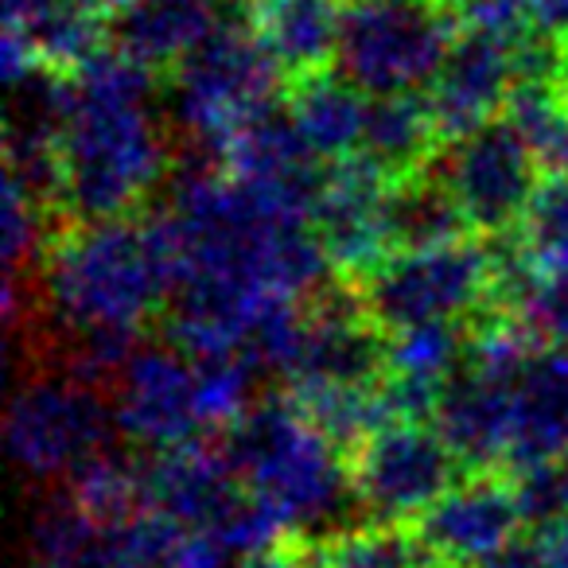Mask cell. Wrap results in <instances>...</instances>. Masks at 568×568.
I'll use <instances>...</instances> for the list:
<instances>
[{
    "label": "cell",
    "mask_w": 568,
    "mask_h": 568,
    "mask_svg": "<svg viewBox=\"0 0 568 568\" xmlns=\"http://www.w3.org/2000/svg\"><path fill=\"white\" fill-rule=\"evenodd\" d=\"M36 320L48 347H63L55 371L113 389L144 327L168 312L172 268L149 214L71 222L40 265ZM32 332V327H28Z\"/></svg>",
    "instance_id": "cell-1"
},
{
    "label": "cell",
    "mask_w": 568,
    "mask_h": 568,
    "mask_svg": "<svg viewBox=\"0 0 568 568\" xmlns=\"http://www.w3.org/2000/svg\"><path fill=\"white\" fill-rule=\"evenodd\" d=\"M180 141L156 102V74L105 48L71 74L59 144V203L71 222L136 219L172 183Z\"/></svg>",
    "instance_id": "cell-2"
},
{
    "label": "cell",
    "mask_w": 568,
    "mask_h": 568,
    "mask_svg": "<svg viewBox=\"0 0 568 568\" xmlns=\"http://www.w3.org/2000/svg\"><path fill=\"white\" fill-rule=\"evenodd\" d=\"M242 487L276 518L284 534L324 537L343 529V514L363 518L351 490L347 456L304 417L288 394H261L230 433L219 436Z\"/></svg>",
    "instance_id": "cell-3"
},
{
    "label": "cell",
    "mask_w": 568,
    "mask_h": 568,
    "mask_svg": "<svg viewBox=\"0 0 568 568\" xmlns=\"http://www.w3.org/2000/svg\"><path fill=\"white\" fill-rule=\"evenodd\" d=\"M288 87L281 67L261 48L250 20H222L172 74H168L164 113L180 149L206 152L219 160V149L253 110L276 102Z\"/></svg>",
    "instance_id": "cell-4"
},
{
    "label": "cell",
    "mask_w": 568,
    "mask_h": 568,
    "mask_svg": "<svg viewBox=\"0 0 568 568\" xmlns=\"http://www.w3.org/2000/svg\"><path fill=\"white\" fill-rule=\"evenodd\" d=\"M456 36L448 0H343L335 71L366 98L425 94Z\"/></svg>",
    "instance_id": "cell-5"
},
{
    "label": "cell",
    "mask_w": 568,
    "mask_h": 568,
    "mask_svg": "<svg viewBox=\"0 0 568 568\" xmlns=\"http://www.w3.org/2000/svg\"><path fill=\"white\" fill-rule=\"evenodd\" d=\"M9 456L40 487H67L87 464L113 448L118 417L110 389L90 386L67 371L32 374L12 394L9 417Z\"/></svg>",
    "instance_id": "cell-6"
},
{
    "label": "cell",
    "mask_w": 568,
    "mask_h": 568,
    "mask_svg": "<svg viewBox=\"0 0 568 568\" xmlns=\"http://www.w3.org/2000/svg\"><path fill=\"white\" fill-rule=\"evenodd\" d=\"M378 332L402 335L428 324H471L490 304L487 237L420 253H394L378 273L355 284Z\"/></svg>",
    "instance_id": "cell-7"
},
{
    "label": "cell",
    "mask_w": 568,
    "mask_h": 568,
    "mask_svg": "<svg viewBox=\"0 0 568 568\" xmlns=\"http://www.w3.org/2000/svg\"><path fill=\"white\" fill-rule=\"evenodd\" d=\"M351 490L366 521L413 526L448 487L464 464L436 425H386L347 456Z\"/></svg>",
    "instance_id": "cell-8"
},
{
    "label": "cell",
    "mask_w": 568,
    "mask_h": 568,
    "mask_svg": "<svg viewBox=\"0 0 568 568\" xmlns=\"http://www.w3.org/2000/svg\"><path fill=\"white\" fill-rule=\"evenodd\" d=\"M433 172L452 191L475 237H503L518 230L529 199L541 187V168L506 118L448 141Z\"/></svg>",
    "instance_id": "cell-9"
},
{
    "label": "cell",
    "mask_w": 568,
    "mask_h": 568,
    "mask_svg": "<svg viewBox=\"0 0 568 568\" xmlns=\"http://www.w3.org/2000/svg\"><path fill=\"white\" fill-rule=\"evenodd\" d=\"M118 433L141 452L199 444L206 433L195 358L180 347H136L110 389Z\"/></svg>",
    "instance_id": "cell-10"
},
{
    "label": "cell",
    "mask_w": 568,
    "mask_h": 568,
    "mask_svg": "<svg viewBox=\"0 0 568 568\" xmlns=\"http://www.w3.org/2000/svg\"><path fill=\"white\" fill-rule=\"evenodd\" d=\"M518 483L510 471H464L417 521L420 545L436 568H483L526 529Z\"/></svg>",
    "instance_id": "cell-11"
},
{
    "label": "cell",
    "mask_w": 568,
    "mask_h": 568,
    "mask_svg": "<svg viewBox=\"0 0 568 568\" xmlns=\"http://www.w3.org/2000/svg\"><path fill=\"white\" fill-rule=\"evenodd\" d=\"M386 172L374 168L363 152L339 160V164H327L312 230H316L320 245L332 261V273L339 281L363 284L394 257L386 230Z\"/></svg>",
    "instance_id": "cell-12"
},
{
    "label": "cell",
    "mask_w": 568,
    "mask_h": 568,
    "mask_svg": "<svg viewBox=\"0 0 568 568\" xmlns=\"http://www.w3.org/2000/svg\"><path fill=\"white\" fill-rule=\"evenodd\" d=\"M514 40L518 36L487 32V28H459L448 59L425 90L444 144L503 118L506 102L518 87Z\"/></svg>",
    "instance_id": "cell-13"
},
{
    "label": "cell",
    "mask_w": 568,
    "mask_h": 568,
    "mask_svg": "<svg viewBox=\"0 0 568 568\" xmlns=\"http://www.w3.org/2000/svg\"><path fill=\"white\" fill-rule=\"evenodd\" d=\"M514 378L464 358L448 378L433 425L456 452L464 471H506L514 417Z\"/></svg>",
    "instance_id": "cell-14"
},
{
    "label": "cell",
    "mask_w": 568,
    "mask_h": 568,
    "mask_svg": "<svg viewBox=\"0 0 568 568\" xmlns=\"http://www.w3.org/2000/svg\"><path fill=\"white\" fill-rule=\"evenodd\" d=\"M568 456V351L537 347L514 378V417L506 471L518 475L537 464Z\"/></svg>",
    "instance_id": "cell-15"
},
{
    "label": "cell",
    "mask_w": 568,
    "mask_h": 568,
    "mask_svg": "<svg viewBox=\"0 0 568 568\" xmlns=\"http://www.w3.org/2000/svg\"><path fill=\"white\" fill-rule=\"evenodd\" d=\"M226 17V0H129L110 20V48L172 74Z\"/></svg>",
    "instance_id": "cell-16"
},
{
    "label": "cell",
    "mask_w": 568,
    "mask_h": 568,
    "mask_svg": "<svg viewBox=\"0 0 568 568\" xmlns=\"http://www.w3.org/2000/svg\"><path fill=\"white\" fill-rule=\"evenodd\" d=\"M245 20L284 82L332 71L339 55L343 0H245Z\"/></svg>",
    "instance_id": "cell-17"
},
{
    "label": "cell",
    "mask_w": 568,
    "mask_h": 568,
    "mask_svg": "<svg viewBox=\"0 0 568 568\" xmlns=\"http://www.w3.org/2000/svg\"><path fill=\"white\" fill-rule=\"evenodd\" d=\"M284 94H288L284 102H288V113H293L304 144L320 164H339V160L363 152L371 102L339 71H320L301 82H288Z\"/></svg>",
    "instance_id": "cell-18"
},
{
    "label": "cell",
    "mask_w": 568,
    "mask_h": 568,
    "mask_svg": "<svg viewBox=\"0 0 568 568\" xmlns=\"http://www.w3.org/2000/svg\"><path fill=\"white\" fill-rule=\"evenodd\" d=\"M444 152V136L425 94L371 98L363 133V156L386 172L389 183L428 172Z\"/></svg>",
    "instance_id": "cell-19"
},
{
    "label": "cell",
    "mask_w": 568,
    "mask_h": 568,
    "mask_svg": "<svg viewBox=\"0 0 568 568\" xmlns=\"http://www.w3.org/2000/svg\"><path fill=\"white\" fill-rule=\"evenodd\" d=\"M386 230H389L394 253L440 250V245H456V242H464V237H475L464 211L456 206L452 191L444 187L433 168L413 175V180L389 183Z\"/></svg>",
    "instance_id": "cell-20"
},
{
    "label": "cell",
    "mask_w": 568,
    "mask_h": 568,
    "mask_svg": "<svg viewBox=\"0 0 568 568\" xmlns=\"http://www.w3.org/2000/svg\"><path fill=\"white\" fill-rule=\"evenodd\" d=\"M105 534L110 526L90 518L67 487H51L28 518V549L48 568H102Z\"/></svg>",
    "instance_id": "cell-21"
},
{
    "label": "cell",
    "mask_w": 568,
    "mask_h": 568,
    "mask_svg": "<svg viewBox=\"0 0 568 568\" xmlns=\"http://www.w3.org/2000/svg\"><path fill=\"white\" fill-rule=\"evenodd\" d=\"M320 568H436L417 529L397 521H351L324 537H312Z\"/></svg>",
    "instance_id": "cell-22"
},
{
    "label": "cell",
    "mask_w": 568,
    "mask_h": 568,
    "mask_svg": "<svg viewBox=\"0 0 568 568\" xmlns=\"http://www.w3.org/2000/svg\"><path fill=\"white\" fill-rule=\"evenodd\" d=\"M503 118L521 136L541 175H568V98L557 82H518Z\"/></svg>",
    "instance_id": "cell-23"
},
{
    "label": "cell",
    "mask_w": 568,
    "mask_h": 568,
    "mask_svg": "<svg viewBox=\"0 0 568 568\" xmlns=\"http://www.w3.org/2000/svg\"><path fill=\"white\" fill-rule=\"evenodd\" d=\"M467 347H471V327L467 324H428L389 335V374L448 386L452 374L464 366Z\"/></svg>",
    "instance_id": "cell-24"
},
{
    "label": "cell",
    "mask_w": 568,
    "mask_h": 568,
    "mask_svg": "<svg viewBox=\"0 0 568 568\" xmlns=\"http://www.w3.org/2000/svg\"><path fill=\"white\" fill-rule=\"evenodd\" d=\"M514 234L541 281L568 273V175H541V187L534 191Z\"/></svg>",
    "instance_id": "cell-25"
},
{
    "label": "cell",
    "mask_w": 568,
    "mask_h": 568,
    "mask_svg": "<svg viewBox=\"0 0 568 568\" xmlns=\"http://www.w3.org/2000/svg\"><path fill=\"white\" fill-rule=\"evenodd\" d=\"M514 483H518L521 510H526V521L534 529L549 526L557 518H568V456L518 471Z\"/></svg>",
    "instance_id": "cell-26"
},
{
    "label": "cell",
    "mask_w": 568,
    "mask_h": 568,
    "mask_svg": "<svg viewBox=\"0 0 568 568\" xmlns=\"http://www.w3.org/2000/svg\"><path fill=\"white\" fill-rule=\"evenodd\" d=\"M521 324L529 327L537 343L568 351V273L537 284L534 301L521 312Z\"/></svg>",
    "instance_id": "cell-27"
},
{
    "label": "cell",
    "mask_w": 568,
    "mask_h": 568,
    "mask_svg": "<svg viewBox=\"0 0 568 568\" xmlns=\"http://www.w3.org/2000/svg\"><path fill=\"white\" fill-rule=\"evenodd\" d=\"M464 28L518 36L526 28V0H448Z\"/></svg>",
    "instance_id": "cell-28"
},
{
    "label": "cell",
    "mask_w": 568,
    "mask_h": 568,
    "mask_svg": "<svg viewBox=\"0 0 568 568\" xmlns=\"http://www.w3.org/2000/svg\"><path fill=\"white\" fill-rule=\"evenodd\" d=\"M234 568H320V565H316V549H312V537L288 534L268 545V549L242 557Z\"/></svg>",
    "instance_id": "cell-29"
},
{
    "label": "cell",
    "mask_w": 568,
    "mask_h": 568,
    "mask_svg": "<svg viewBox=\"0 0 568 568\" xmlns=\"http://www.w3.org/2000/svg\"><path fill=\"white\" fill-rule=\"evenodd\" d=\"M526 28L565 48L568 43V0H526Z\"/></svg>",
    "instance_id": "cell-30"
},
{
    "label": "cell",
    "mask_w": 568,
    "mask_h": 568,
    "mask_svg": "<svg viewBox=\"0 0 568 568\" xmlns=\"http://www.w3.org/2000/svg\"><path fill=\"white\" fill-rule=\"evenodd\" d=\"M534 541L541 549L545 568H568V518H557L549 526L534 529Z\"/></svg>",
    "instance_id": "cell-31"
},
{
    "label": "cell",
    "mask_w": 568,
    "mask_h": 568,
    "mask_svg": "<svg viewBox=\"0 0 568 568\" xmlns=\"http://www.w3.org/2000/svg\"><path fill=\"white\" fill-rule=\"evenodd\" d=\"M483 568H545V565H541V549H537V541L521 534L518 541L506 545V549L498 552V557H490Z\"/></svg>",
    "instance_id": "cell-32"
},
{
    "label": "cell",
    "mask_w": 568,
    "mask_h": 568,
    "mask_svg": "<svg viewBox=\"0 0 568 568\" xmlns=\"http://www.w3.org/2000/svg\"><path fill=\"white\" fill-rule=\"evenodd\" d=\"M552 82H557V90L568 98V43L560 48V67H557V79H552Z\"/></svg>",
    "instance_id": "cell-33"
},
{
    "label": "cell",
    "mask_w": 568,
    "mask_h": 568,
    "mask_svg": "<svg viewBox=\"0 0 568 568\" xmlns=\"http://www.w3.org/2000/svg\"><path fill=\"white\" fill-rule=\"evenodd\" d=\"M98 4H102V9H105V12H110V17H113V12H118V9H125L129 0H98Z\"/></svg>",
    "instance_id": "cell-34"
},
{
    "label": "cell",
    "mask_w": 568,
    "mask_h": 568,
    "mask_svg": "<svg viewBox=\"0 0 568 568\" xmlns=\"http://www.w3.org/2000/svg\"><path fill=\"white\" fill-rule=\"evenodd\" d=\"M17 568H48V565H40V560H24V565H17Z\"/></svg>",
    "instance_id": "cell-35"
}]
</instances>
